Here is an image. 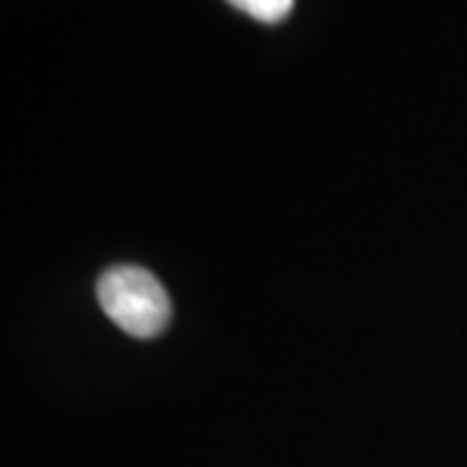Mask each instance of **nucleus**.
Wrapping results in <instances>:
<instances>
[{
	"mask_svg": "<svg viewBox=\"0 0 467 467\" xmlns=\"http://www.w3.org/2000/svg\"><path fill=\"white\" fill-rule=\"evenodd\" d=\"M104 315L133 337H153L167 327L171 301L161 281L146 267L117 265L97 285Z\"/></svg>",
	"mask_w": 467,
	"mask_h": 467,
	"instance_id": "obj_1",
	"label": "nucleus"
},
{
	"mask_svg": "<svg viewBox=\"0 0 467 467\" xmlns=\"http://www.w3.org/2000/svg\"><path fill=\"white\" fill-rule=\"evenodd\" d=\"M229 3L263 24H278L294 8V0H229Z\"/></svg>",
	"mask_w": 467,
	"mask_h": 467,
	"instance_id": "obj_2",
	"label": "nucleus"
}]
</instances>
